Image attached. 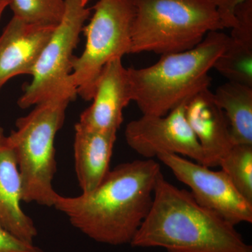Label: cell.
<instances>
[{"label": "cell", "instance_id": "obj_1", "mask_svg": "<svg viewBox=\"0 0 252 252\" xmlns=\"http://www.w3.org/2000/svg\"><path fill=\"white\" fill-rule=\"evenodd\" d=\"M160 164L154 159L123 162L109 170L93 191L58 195L55 208L97 243L130 244L153 202Z\"/></svg>", "mask_w": 252, "mask_h": 252}, {"label": "cell", "instance_id": "obj_2", "mask_svg": "<svg viewBox=\"0 0 252 252\" xmlns=\"http://www.w3.org/2000/svg\"><path fill=\"white\" fill-rule=\"evenodd\" d=\"M167 252H252L233 225L197 203L189 190L158 177L147 216L130 244Z\"/></svg>", "mask_w": 252, "mask_h": 252}, {"label": "cell", "instance_id": "obj_3", "mask_svg": "<svg viewBox=\"0 0 252 252\" xmlns=\"http://www.w3.org/2000/svg\"><path fill=\"white\" fill-rule=\"evenodd\" d=\"M228 40L225 33L210 32L193 49L161 55L149 67L127 68L132 102L142 114L167 115L199 91L210 87L209 71Z\"/></svg>", "mask_w": 252, "mask_h": 252}, {"label": "cell", "instance_id": "obj_4", "mask_svg": "<svg viewBox=\"0 0 252 252\" xmlns=\"http://www.w3.org/2000/svg\"><path fill=\"white\" fill-rule=\"evenodd\" d=\"M130 54L161 55L195 48L210 32L224 29L207 0H133Z\"/></svg>", "mask_w": 252, "mask_h": 252}, {"label": "cell", "instance_id": "obj_5", "mask_svg": "<svg viewBox=\"0 0 252 252\" xmlns=\"http://www.w3.org/2000/svg\"><path fill=\"white\" fill-rule=\"evenodd\" d=\"M70 102L56 97L36 104L17 119L16 129L7 135L21 174L24 203L54 206L59 194L53 183L57 171L55 140Z\"/></svg>", "mask_w": 252, "mask_h": 252}, {"label": "cell", "instance_id": "obj_6", "mask_svg": "<svg viewBox=\"0 0 252 252\" xmlns=\"http://www.w3.org/2000/svg\"><path fill=\"white\" fill-rule=\"evenodd\" d=\"M90 22L83 28L84 51L72 63V77L77 94L91 101L104 66L131 51L135 7L133 0H98Z\"/></svg>", "mask_w": 252, "mask_h": 252}, {"label": "cell", "instance_id": "obj_7", "mask_svg": "<svg viewBox=\"0 0 252 252\" xmlns=\"http://www.w3.org/2000/svg\"><path fill=\"white\" fill-rule=\"evenodd\" d=\"M62 20L41 51L32 72L31 82L25 86L18 100L27 109L48 99L60 97L73 101L77 95L72 77L73 52L91 10L85 0H64Z\"/></svg>", "mask_w": 252, "mask_h": 252}, {"label": "cell", "instance_id": "obj_8", "mask_svg": "<svg viewBox=\"0 0 252 252\" xmlns=\"http://www.w3.org/2000/svg\"><path fill=\"white\" fill-rule=\"evenodd\" d=\"M157 158L177 180L189 187L200 205L234 226L252 223V203L244 198L221 170L215 171L177 154L161 153Z\"/></svg>", "mask_w": 252, "mask_h": 252}, {"label": "cell", "instance_id": "obj_9", "mask_svg": "<svg viewBox=\"0 0 252 252\" xmlns=\"http://www.w3.org/2000/svg\"><path fill=\"white\" fill-rule=\"evenodd\" d=\"M186 102L167 115L143 114L129 123L125 130L127 145L146 159L167 153L189 157L203 165V150L186 118Z\"/></svg>", "mask_w": 252, "mask_h": 252}, {"label": "cell", "instance_id": "obj_10", "mask_svg": "<svg viewBox=\"0 0 252 252\" xmlns=\"http://www.w3.org/2000/svg\"><path fill=\"white\" fill-rule=\"evenodd\" d=\"M91 101L90 107L81 114L79 124L93 130L117 132L124 121V109L132 101L127 68L122 59L104 66Z\"/></svg>", "mask_w": 252, "mask_h": 252}, {"label": "cell", "instance_id": "obj_11", "mask_svg": "<svg viewBox=\"0 0 252 252\" xmlns=\"http://www.w3.org/2000/svg\"><path fill=\"white\" fill-rule=\"evenodd\" d=\"M185 114L203 150V165L210 168L220 166L235 144L226 117L210 87L199 91L186 102Z\"/></svg>", "mask_w": 252, "mask_h": 252}, {"label": "cell", "instance_id": "obj_12", "mask_svg": "<svg viewBox=\"0 0 252 252\" xmlns=\"http://www.w3.org/2000/svg\"><path fill=\"white\" fill-rule=\"evenodd\" d=\"M55 28L28 24L13 16L0 36V89L16 76L31 75Z\"/></svg>", "mask_w": 252, "mask_h": 252}, {"label": "cell", "instance_id": "obj_13", "mask_svg": "<svg viewBox=\"0 0 252 252\" xmlns=\"http://www.w3.org/2000/svg\"><path fill=\"white\" fill-rule=\"evenodd\" d=\"M22 181L8 136L0 125V225L18 238L34 243L38 230L23 211Z\"/></svg>", "mask_w": 252, "mask_h": 252}, {"label": "cell", "instance_id": "obj_14", "mask_svg": "<svg viewBox=\"0 0 252 252\" xmlns=\"http://www.w3.org/2000/svg\"><path fill=\"white\" fill-rule=\"evenodd\" d=\"M117 132L93 130L79 122L74 127V167L81 193L93 191L110 170Z\"/></svg>", "mask_w": 252, "mask_h": 252}, {"label": "cell", "instance_id": "obj_15", "mask_svg": "<svg viewBox=\"0 0 252 252\" xmlns=\"http://www.w3.org/2000/svg\"><path fill=\"white\" fill-rule=\"evenodd\" d=\"M213 94L229 124L233 143L252 145V88L227 81Z\"/></svg>", "mask_w": 252, "mask_h": 252}, {"label": "cell", "instance_id": "obj_16", "mask_svg": "<svg viewBox=\"0 0 252 252\" xmlns=\"http://www.w3.org/2000/svg\"><path fill=\"white\" fill-rule=\"evenodd\" d=\"M213 68L228 81L252 88V44L231 39Z\"/></svg>", "mask_w": 252, "mask_h": 252}, {"label": "cell", "instance_id": "obj_17", "mask_svg": "<svg viewBox=\"0 0 252 252\" xmlns=\"http://www.w3.org/2000/svg\"><path fill=\"white\" fill-rule=\"evenodd\" d=\"M220 167L244 198L252 203V145L235 144Z\"/></svg>", "mask_w": 252, "mask_h": 252}, {"label": "cell", "instance_id": "obj_18", "mask_svg": "<svg viewBox=\"0 0 252 252\" xmlns=\"http://www.w3.org/2000/svg\"><path fill=\"white\" fill-rule=\"evenodd\" d=\"M14 17L28 24L56 26L65 9L64 0H11Z\"/></svg>", "mask_w": 252, "mask_h": 252}, {"label": "cell", "instance_id": "obj_19", "mask_svg": "<svg viewBox=\"0 0 252 252\" xmlns=\"http://www.w3.org/2000/svg\"><path fill=\"white\" fill-rule=\"evenodd\" d=\"M0 252H46L34 243L18 238L0 225Z\"/></svg>", "mask_w": 252, "mask_h": 252}, {"label": "cell", "instance_id": "obj_20", "mask_svg": "<svg viewBox=\"0 0 252 252\" xmlns=\"http://www.w3.org/2000/svg\"><path fill=\"white\" fill-rule=\"evenodd\" d=\"M211 3L218 11L223 28L234 27L235 9L237 5L243 0H207Z\"/></svg>", "mask_w": 252, "mask_h": 252}, {"label": "cell", "instance_id": "obj_21", "mask_svg": "<svg viewBox=\"0 0 252 252\" xmlns=\"http://www.w3.org/2000/svg\"><path fill=\"white\" fill-rule=\"evenodd\" d=\"M11 0H0V16H2L4 9L9 6Z\"/></svg>", "mask_w": 252, "mask_h": 252}, {"label": "cell", "instance_id": "obj_22", "mask_svg": "<svg viewBox=\"0 0 252 252\" xmlns=\"http://www.w3.org/2000/svg\"></svg>", "mask_w": 252, "mask_h": 252}, {"label": "cell", "instance_id": "obj_23", "mask_svg": "<svg viewBox=\"0 0 252 252\" xmlns=\"http://www.w3.org/2000/svg\"><path fill=\"white\" fill-rule=\"evenodd\" d=\"M85 1H89V0H85Z\"/></svg>", "mask_w": 252, "mask_h": 252}, {"label": "cell", "instance_id": "obj_24", "mask_svg": "<svg viewBox=\"0 0 252 252\" xmlns=\"http://www.w3.org/2000/svg\"><path fill=\"white\" fill-rule=\"evenodd\" d=\"M1 16H0V20H1Z\"/></svg>", "mask_w": 252, "mask_h": 252}]
</instances>
